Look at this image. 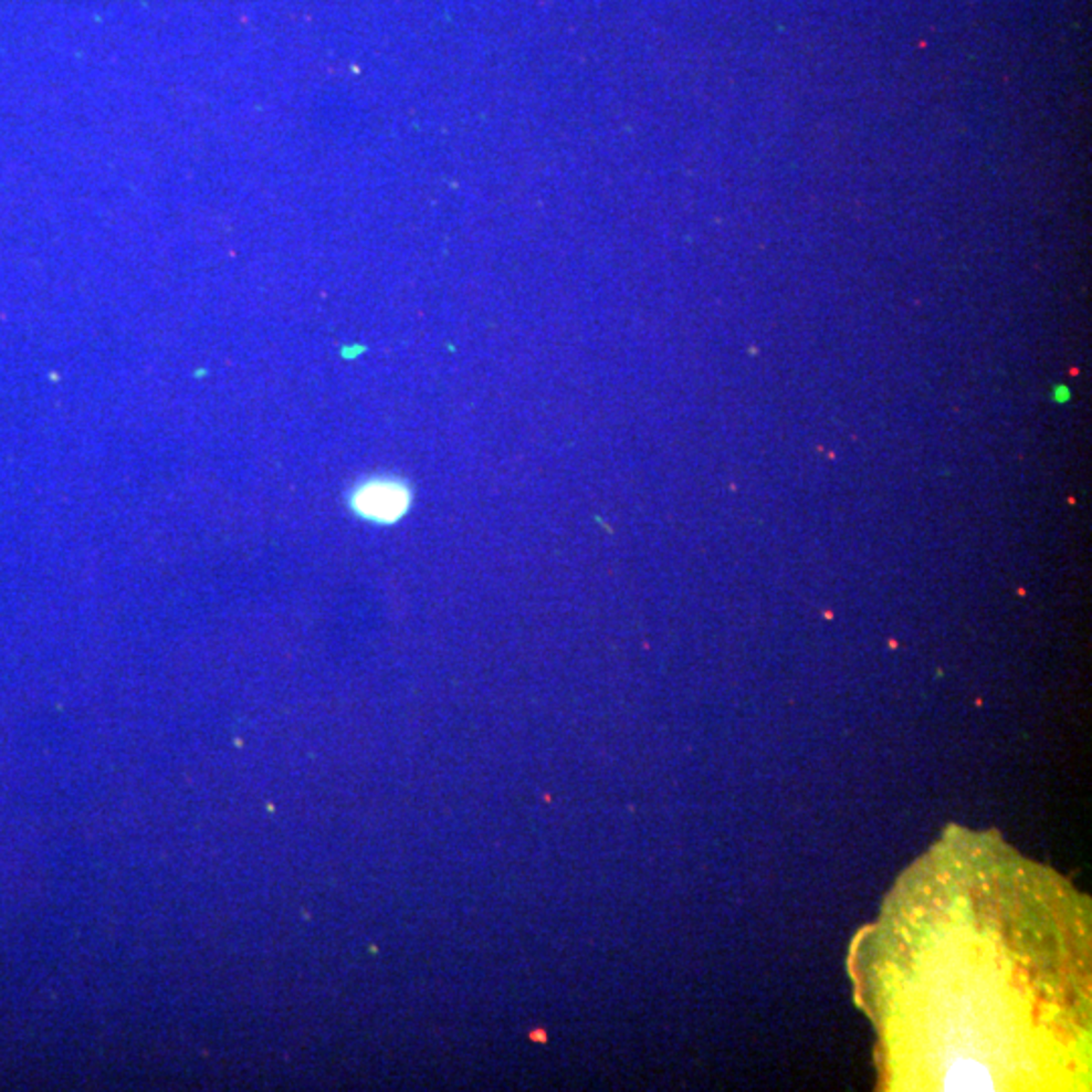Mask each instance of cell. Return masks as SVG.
<instances>
[{
    "instance_id": "obj_1",
    "label": "cell",
    "mask_w": 1092,
    "mask_h": 1092,
    "mask_svg": "<svg viewBox=\"0 0 1092 1092\" xmlns=\"http://www.w3.org/2000/svg\"><path fill=\"white\" fill-rule=\"evenodd\" d=\"M411 506V490L401 480L375 477L358 484L350 494L353 512L377 524L401 521Z\"/></svg>"
},
{
    "instance_id": "obj_2",
    "label": "cell",
    "mask_w": 1092,
    "mask_h": 1092,
    "mask_svg": "<svg viewBox=\"0 0 1092 1092\" xmlns=\"http://www.w3.org/2000/svg\"><path fill=\"white\" fill-rule=\"evenodd\" d=\"M947 1089L949 1091L953 1089L955 1091H986V1089H991V1084H989L986 1070L981 1067L962 1064V1067L951 1070Z\"/></svg>"
}]
</instances>
